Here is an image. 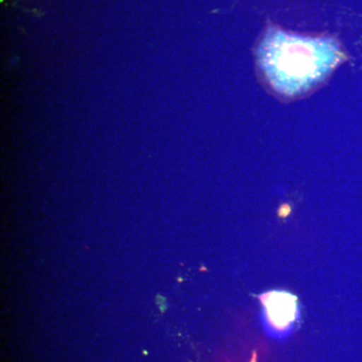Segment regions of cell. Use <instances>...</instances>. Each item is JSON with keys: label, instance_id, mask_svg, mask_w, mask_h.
<instances>
[{"label": "cell", "instance_id": "1", "mask_svg": "<svg viewBox=\"0 0 362 362\" xmlns=\"http://www.w3.org/2000/svg\"><path fill=\"white\" fill-rule=\"evenodd\" d=\"M337 42L269 30L258 49L259 64L274 89L297 96L329 75L341 59Z\"/></svg>", "mask_w": 362, "mask_h": 362}, {"label": "cell", "instance_id": "2", "mask_svg": "<svg viewBox=\"0 0 362 362\" xmlns=\"http://www.w3.org/2000/svg\"><path fill=\"white\" fill-rule=\"evenodd\" d=\"M272 325L284 330L296 319V297L286 292H269L261 297Z\"/></svg>", "mask_w": 362, "mask_h": 362}, {"label": "cell", "instance_id": "3", "mask_svg": "<svg viewBox=\"0 0 362 362\" xmlns=\"http://www.w3.org/2000/svg\"><path fill=\"white\" fill-rule=\"evenodd\" d=\"M250 362H258V361H257V352L256 351L252 352V358H251V361H250Z\"/></svg>", "mask_w": 362, "mask_h": 362}]
</instances>
